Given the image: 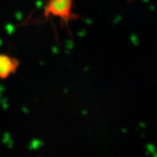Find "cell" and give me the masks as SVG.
I'll list each match as a JSON object with an SVG mask.
<instances>
[{"label": "cell", "mask_w": 157, "mask_h": 157, "mask_svg": "<svg viewBox=\"0 0 157 157\" xmlns=\"http://www.w3.org/2000/svg\"><path fill=\"white\" fill-rule=\"evenodd\" d=\"M73 0H48L44 10V16L50 15L58 17L65 24H68L71 20L78 18L72 11Z\"/></svg>", "instance_id": "6da1fadb"}, {"label": "cell", "mask_w": 157, "mask_h": 157, "mask_svg": "<svg viewBox=\"0 0 157 157\" xmlns=\"http://www.w3.org/2000/svg\"><path fill=\"white\" fill-rule=\"evenodd\" d=\"M19 66V61L8 55L0 54V78H6L14 74Z\"/></svg>", "instance_id": "7a4b0ae2"}]
</instances>
